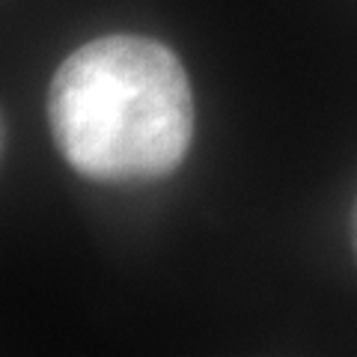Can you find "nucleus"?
<instances>
[{
	"label": "nucleus",
	"instance_id": "nucleus-2",
	"mask_svg": "<svg viewBox=\"0 0 357 357\" xmlns=\"http://www.w3.org/2000/svg\"><path fill=\"white\" fill-rule=\"evenodd\" d=\"M351 250H354V259H357V199H354V208H351Z\"/></svg>",
	"mask_w": 357,
	"mask_h": 357
},
{
	"label": "nucleus",
	"instance_id": "nucleus-1",
	"mask_svg": "<svg viewBox=\"0 0 357 357\" xmlns=\"http://www.w3.org/2000/svg\"><path fill=\"white\" fill-rule=\"evenodd\" d=\"M48 122L63 161L105 185H146L182 167L194 93L164 42L110 33L81 45L51 77Z\"/></svg>",
	"mask_w": 357,
	"mask_h": 357
}]
</instances>
